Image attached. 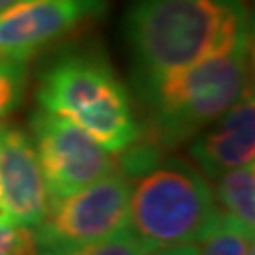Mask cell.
Segmentation results:
<instances>
[{"mask_svg": "<svg viewBox=\"0 0 255 255\" xmlns=\"http://www.w3.org/2000/svg\"><path fill=\"white\" fill-rule=\"evenodd\" d=\"M30 132L51 199L66 197L119 170L106 147L61 116L38 108L30 116Z\"/></svg>", "mask_w": 255, "mask_h": 255, "instance_id": "obj_6", "label": "cell"}, {"mask_svg": "<svg viewBox=\"0 0 255 255\" xmlns=\"http://www.w3.org/2000/svg\"><path fill=\"white\" fill-rule=\"evenodd\" d=\"M219 212L254 237L255 231V163L231 168L216 178Z\"/></svg>", "mask_w": 255, "mask_h": 255, "instance_id": "obj_10", "label": "cell"}, {"mask_svg": "<svg viewBox=\"0 0 255 255\" xmlns=\"http://www.w3.org/2000/svg\"><path fill=\"white\" fill-rule=\"evenodd\" d=\"M149 255H199V252H197L195 244H178V246L153 250Z\"/></svg>", "mask_w": 255, "mask_h": 255, "instance_id": "obj_15", "label": "cell"}, {"mask_svg": "<svg viewBox=\"0 0 255 255\" xmlns=\"http://www.w3.org/2000/svg\"><path fill=\"white\" fill-rule=\"evenodd\" d=\"M15 2H19V0H0V11H4L6 8H9V6H13Z\"/></svg>", "mask_w": 255, "mask_h": 255, "instance_id": "obj_16", "label": "cell"}, {"mask_svg": "<svg viewBox=\"0 0 255 255\" xmlns=\"http://www.w3.org/2000/svg\"><path fill=\"white\" fill-rule=\"evenodd\" d=\"M218 214L210 183L182 159L153 164L130 182L127 229L151 250L195 244Z\"/></svg>", "mask_w": 255, "mask_h": 255, "instance_id": "obj_4", "label": "cell"}, {"mask_svg": "<svg viewBox=\"0 0 255 255\" xmlns=\"http://www.w3.org/2000/svg\"><path fill=\"white\" fill-rule=\"evenodd\" d=\"M40 110L72 121L110 153L140 140V125L125 85L106 57L91 49L64 51L40 74Z\"/></svg>", "mask_w": 255, "mask_h": 255, "instance_id": "obj_3", "label": "cell"}, {"mask_svg": "<svg viewBox=\"0 0 255 255\" xmlns=\"http://www.w3.org/2000/svg\"><path fill=\"white\" fill-rule=\"evenodd\" d=\"M108 0H19L0 11V53L28 61L40 49L101 15Z\"/></svg>", "mask_w": 255, "mask_h": 255, "instance_id": "obj_7", "label": "cell"}, {"mask_svg": "<svg viewBox=\"0 0 255 255\" xmlns=\"http://www.w3.org/2000/svg\"><path fill=\"white\" fill-rule=\"evenodd\" d=\"M27 87V61L0 53V119L17 108Z\"/></svg>", "mask_w": 255, "mask_h": 255, "instance_id": "obj_12", "label": "cell"}, {"mask_svg": "<svg viewBox=\"0 0 255 255\" xmlns=\"http://www.w3.org/2000/svg\"><path fill=\"white\" fill-rule=\"evenodd\" d=\"M123 34L138 83L233 46L252 27L244 0H130Z\"/></svg>", "mask_w": 255, "mask_h": 255, "instance_id": "obj_1", "label": "cell"}, {"mask_svg": "<svg viewBox=\"0 0 255 255\" xmlns=\"http://www.w3.org/2000/svg\"><path fill=\"white\" fill-rule=\"evenodd\" d=\"M0 202L6 219L36 227L49 208V191L32 138L0 123Z\"/></svg>", "mask_w": 255, "mask_h": 255, "instance_id": "obj_8", "label": "cell"}, {"mask_svg": "<svg viewBox=\"0 0 255 255\" xmlns=\"http://www.w3.org/2000/svg\"><path fill=\"white\" fill-rule=\"evenodd\" d=\"M0 255H40L34 227L0 219Z\"/></svg>", "mask_w": 255, "mask_h": 255, "instance_id": "obj_14", "label": "cell"}, {"mask_svg": "<svg viewBox=\"0 0 255 255\" xmlns=\"http://www.w3.org/2000/svg\"><path fill=\"white\" fill-rule=\"evenodd\" d=\"M193 161L210 178L255 161V99L248 87L238 102L201 130L189 146Z\"/></svg>", "mask_w": 255, "mask_h": 255, "instance_id": "obj_9", "label": "cell"}, {"mask_svg": "<svg viewBox=\"0 0 255 255\" xmlns=\"http://www.w3.org/2000/svg\"><path fill=\"white\" fill-rule=\"evenodd\" d=\"M153 252L142 240H138L128 229H123L112 237L93 242L83 248L61 255H149Z\"/></svg>", "mask_w": 255, "mask_h": 255, "instance_id": "obj_13", "label": "cell"}, {"mask_svg": "<svg viewBox=\"0 0 255 255\" xmlns=\"http://www.w3.org/2000/svg\"><path fill=\"white\" fill-rule=\"evenodd\" d=\"M130 178L121 170L61 199H51L36 231L40 255H61L127 229Z\"/></svg>", "mask_w": 255, "mask_h": 255, "instance_id": "obj_5", "label": "cell"}, {"mask_svg": "<svg viewBox=\"0 0 255 255\" xmlns=\"http://www.w3.org/2000/svg\"><path fill=\"white\" fill-rule=\"evenodd\" d=\"M252 36L197 63L134 83L161 146H178L219 119L250 85Z\"/></svg>", "mask_w": 255, "mask_h": 255, "instance_id": "obj_2", "label": "cell"}, {"mask_svg": "<svg viewBox=\"0 0 255 255\" xmlns=\"http://www.w3.org/2000/svg\"><path fill=\"white\" fill-rule=\"evenodd\" d=\"M199 255H250L254 252V237L219 212L208 233L197 246Z\"/></svg>", "mask_w": 255, "mask_h": 255, "instance_id": "obj_11", "label": "cell"}]
</instances>
